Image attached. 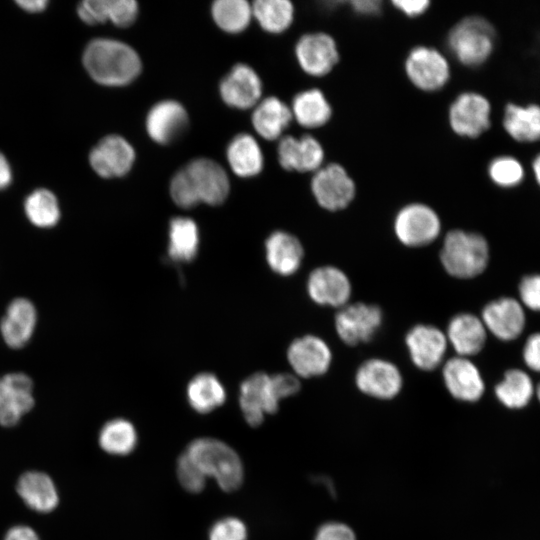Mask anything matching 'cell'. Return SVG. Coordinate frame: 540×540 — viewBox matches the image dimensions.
<instances>
[{
    "label": "cell",
    "instance_id": "cell-25",
    "mask_svg": "<svg viewBox=\"0 0 540 540\" xmlns=\"http://www.w3.org/2000/svg\"><path fill=\"white\" fill-rule=\"evenodd\" d=\"M502 128L515 142H540V104L508 102L503 108Z\"/></svg>",
    "mask_w": 540,
    "mask_h": 540
},
{
    "label": "cell",
    "instance_id": "cell-30",
    "mask_svg": "<svg viewBox=\"0 0 540 540\" xmlns=\"http://www.w3.org/2000/svg\"><path fill=\"white\" fill-rule=\"evenodd\" d=\"M293 117L290 107L281 99L269 96L260 100L252 114V125L262 138L280 139Z\"/></svg>",
    "mask_w": 540,
    "mask_h": 540
},
{
    "label": "cell",
    "instance_id": "cell-14",
    "mask_svg": "<svg viewBox=\"0 0 540 540\" xmlns=\"http://www.w3.org/2000/svg\"><path fill=\"white\" fill-rule=\"evenodd\" d=\"M136 154L133 146L120 135L103 137L90 151L89 163L102 178L123 177L133 167Z\"/></svg>",
    "mask_w": 540,
    "mask_h": 540
},
{
    "label": "cell",
    "instance_id": "cell-4",
    "mask_svg": "<svg viewBox=\"0 0 540 540\" xmlns=\"http://www.w3.org/2000/svg\"><path fill=\"white\" fill-rule=\"evenodd\" d=\"M440 259L444 269L451 276L462 279L473 278L486 269L489 246L479 233L451 230L444 238Z\"/></svg>",
    "mask_w": 540,
    "mask_h": 540
},
{
    "label": "cell",
    "instance_id": "cell-46",
    "mask_svg": "<svg viewBox=\"0 0 540 540\" xmlns=\"http://www.w3.org/2000/svg\"><path fill=\"white\" fill-rule=\"evenodd\" d=\"M525 364L533 371L540 372V333L532 334L523 349Z\"/></svg>",
    "mask_w": 540,
    "mask_h": 540
},
{
    "label": "cell",
    "instance_id": "cell-27",
    "mask_svg": "<svg viewBox=\"0 0 540 540\" xmlns=\"http://www.w3.org/2000/svg\"><path fill=\"white\" fill-rule=\"evenodd\" d=\"M265 252L270 268L283 276L295 273L304 256L300 241L285 231H275L270 234L265 242Z\"/></svg>",
    "mask_w": 540,
    "mask_h": 540
},
{
    "label": "cell",
    "instance_id": "cell-28",
    "mask_svg": "<svg viewBox=\"0 0 540 540\" xmlns=\"http://www.w3.org/2000/svg\"><path fill=\"white\" fill-rule=\"evenodd\" d=\"M17 493L23 502L39 513L53 511L59 502V495L53 480L44 472L27 471L16 485Z\"/></svg>",
    "mask_w": 540,
    "mask_h": 540
},
{
    "label": "cell",
    "instance_id": "cell-18",
    "mask_svg": "<svg viewBox=\"0 0 540 540\" xmlns=\"http://www.w3.org/2000/svg\"><path fill=\"white\" fill-rule=\"evenodd\" d=\"M219 93L228 106L248 109L256 106L260 101L262 82L253 68L247 64L238 63L221 80Z\"/></svg>",
    "mask_w": 540,
    "mask_h": 540
},
{
    "label": "cell",
    "instance_id": "cell-32",
    "mask_svg": "<svg viewBox=\"0 0 540 540\" xmlns=\"http://www.w3.org/2000/svg\"><path fill=\"white\" fill-rule=\"evenodd\" d=\"M227 162L239 177L258 175L264 166V156L256 139L247 133L236 135L226 149Z\"/></svg>",
    "mask_w": 540,
    "mask_h": 540
},
{
    "label": "cell",
    "instance_id": "cell-43",
    "mask_svg": "<svg viewBox=\"0 0 540 540\" xmlns=\"http://www.w3.org/2000/svg\"><path fill=\"white\" fill-rule=\"evenodd\" d=\"M522 303L533 311H540V274L525 276L519 285Z\"/></svg>",
    "mask_w": 540,
    "mask_h": 540
},
{
    "label": "cell",
    "instance_id": "cell-39",
    "mask_svg": "<svg viewBox=\"0 0 540 540\" xmlns=\"http://www.w3.org/2000/svg\"><path fill=\"white\" fill-rule=\"evenodd\" d=\"M216 25L227 33L244 31L253 17L252 6L245 0H217L211 6Z\"/></svg>",
    "mask_w": 540,
    "mask_h": 540
},
{
    "label": "cell",
    "instance_id": "cell-23",
    "mask_svg": "<svg viewBox=\"0 0 540 540\" xmlns=\"http://www.w3.org/2000/svg\"><path fill=\"white\" fill-rule=\"evenodd\" d=\"M482 322L495 337L511 341L523 332L525 314L522 305L516 299L502 297L484 307Z\"/></svg>",
    "mask_w": 540,
    "mask_h": 540
},
{
    "label": "cell",
    "instance_id": "cell-3",
    "mask_svg": "<svg viewBox=\"0 0 540 540\" xmlns=\"http://www.w3.org/2000/svg\"><path fill=\"white\" fill-rule=\"evenodd\" d=\"M496 44L493 25L484 17L467 16L449 31L447 47L456 60L469 68L480 67L492 56Z\"/></svg>",
    "mask_w": 540,
    "mask_h": 540
},
{
    "label": "cell",
    "instance_id": "cell-40",
    "mask_svg": "<svg viewBox=\"0 0 540 540\" xmlns=\"http://www.w3.org/2000/svg\"><path fill=\"white\" fill-rule=\"evenodd\" d=\"M487 175L495 186L501 189H513L524 182L526 168L516 156L501 154L489 161Z\"/></svg>",
    "mask_w": 540,
    "mask_h": 540
},
{
    "label": "cell",
    "instance_id": "cell-22",
    "mask_svg": "<svg viewBox=\"0 0 540 540\" xmlns=\"http://www.w3.org/2000/svg\"><path fill=\"white\" fill-rule=\"evenodd\" d=\"M351 289L347 275L334 266H322L313 270L307 281L310 298L320 305L345 306L350 298Z\"/></svg>",
    "mask_w": 540,
    "mask_h": 540
},
{
    "label": "cell",
    "instance_id": "cell-36",
    "mask_svg": "<svg viewBox=\"0 0 540 540\" xmlns=\"http://www.w3.org/2000/svg\"><path fill=\"white\" fill-rule=\"evenodd\" d=\"M251 6L253 17L266 32L279 34L293 23L295 8L288 0H257Z\"/></svg>",
    "mask_w": 540,
    "mask_h": 540
},
{
    "label": "cell",
    "instance_id": "cell-31",
    "mask_svg": "<svg viewBox=\"0 0 540 540\" xmlns=\"http://www.w3.org/2000/svg\"><path fill=\"white\" fill-rule=\"evenodd\" d=\"M290 109L297 123L308 129L326 125L333 113L326 95L318 88H310L297 93Z\"/></svg>",
    "mask_w": 540,
    "mask_h": 540
},
{
    "label": "cell",
    "instance_id": "cell-29",
    "mask_svg": "<svg viewBox=\"0 0 540 540\" xmlns=\"http://www.w3.org/2000/svg\"><path fill=\"white\" fill-rule=\"evenodd\" d=\"M446 337L459 356H471L479 353L484 347L486 328L477 316L460 313L450 320Z\"/></svg>",
    "mask_w": 540,
    "mask_h": 540
},
{
    "label": "cell",
    "instance_id": "cell-6",
    "mask_svg": "<svg viewBox=\"0 0 540 540\" xmlns=\"http://www.w3.org/2000/svg\"><path fill=\"white\" fill-rule=\"evenodd\" d=\"M448 122L456 135L468 139L478 138L491 127V102L480 92H462L449 106Z\"/></svg>",
    "mask_w": 540,
    "mask_h": 540
},
{
    "label": "cell",
    "instance_id": "cell-38",
    "mask_svg": "<svg viewBox=\"0 0 540 540\" xmlns=\"http://www.w3.org/2000/svg\"><path fill=\"white\" fill-rule=\"evenodd\" d=\"M100 447L112 455L131 453L137 445V432L132 423L122 418L106 422L98 436Z\"/></svg>",
    "mask_w": 540,
    "mask_h": 540
},
{
    "label": "cell",
    "instance_id": "cell-10",
    "mask_svg": "<svg viewBox=\"0 0 540 540\" xmlns=\"http://www.w3.org/2000/svg\"><path fill=\"white\" fill-rule=\"evenodd\" d=\"M298 65L313 77L328 75L338 64L340 53L335 39L326 32L302 35L295 45Z\"/></svg>",
    "mask_w": 540,
    "mask_h": 540
},
{
    "label": "cell",
    "instance_id": "cell-53",
    "mask_svg": "<svg viewBox=\"0 0 540 540\" xmlns=\"http://www.w3.org/2000/svg\"><path fill=\"white\" fill-rule=\"evenodd\" d=\"M536 392H537V397H538V399H539V401H540V383H539V385H538V387H537Z\"/></svg>",
    "mask_w": 540,
    "mask_h": 540
},
{
    "label": "cell",
    "instance_id": "cell-48",
    "mask_svg": "<svg viewBox=\"0 0 540 540\" xmlns=\"http://www.w3.org/2000/svg\"><path fill=\"white\" fill-rule=\"evenodd\" d=\"M349 4L355 13L363 16H376L382 10V2L379 0H354Z\"/></svg>",
    "mask_w": 540,
    "mask_h": 540
},
{
    "label": "cell",
    "instance_id": "cell-34",
    "mask_svg": "<svg viewBox=\"0 0 540 540\" xmlns=\"http://www.w3.org/2000/svg\"><path fill=\"white\" fill-rule=\"evenodd\" d=\"M23 210L30 224L39 229L53 228L61 219L58 198L46 188L31 191L24 200Z\"/></svg>",
    "mask_w": 540,
    "mask_h": 540
},
{
    "label": "cell",
    "instance_id": "cell-11",
    "mask_svg": "<svg viewBox=\"0 0 540 540\" xmlns=\"http://www.w3.org/2000/svg\"><path fill=\"white\" fill-rule=\"evenodd\" d=\"M34 404V383L28 374L14 371L0 375V425H17Z\"/></svg>",
    "mask_w": 540,
    "mask_h": 540
},
{
    "label": "cell",
    "instance_id": "cell-8",
    "mask_svg": "<svg viewBox=\"0 0 540 540\" xmlns=\"http://www.w3.org/2000/svg\"><path fill=\"white\" fill-rule=\"evenodd\" d=\"M316 202L328 211L346 208L354 199L356 185L348 171L338 163L323 165L310 183Z\"/></svg>",
    "mask_w": 540,
    "mask_h": 540
},
{
    "label": "cell",
    "instance_id": "cell-49",
    "mask_svg": "<svg viewBox=\"0 0 540 540\" xmlns=\"http://www.w3.org/2000/svg\"><path fill=\"white\" fill-rule=\"evenodd\" d=\"M4 540H40L37 533L25 525H17L10 528L5 534Z\"/></svg>",
    "mask_w": 540,
    "mask_h": 540
},
{
    "label": "cell",
    "instance_id": "cell-26",
    "mask_svg": "<svg viewBox=\"0 0 540 540\" xmlns=\"http://www.w3.org/2000/svg\"><path fill=\"white\" fill-rule=\"evenodd\" d=\"M135 0H85L79 3V18L88 25L104 24L108 21L118 27H128L138 16Z\"/></svg>",
    "mask_w": 540,
    "mask_h": 540
},
{
    "label": "cell",
    "instance_id": "cell-51",
    "mask_svg": "<svg viewBox=\"0 0 540 540\" xmlns=\"http://www.w3.org/2000/svg\"><path fill=\"white\" fill-rule=\"evenodd\" d=\"M16 4L21 8L22 10L28 12V13H40L46 9L48 6V1L45 0H21L16 1Z\"/></svg>",
    "mask_w": 540,
    "mask_h": 540
},
{
    "label": "cell",
    "instance_id": "cell-17",
    "mask_svg": "<svg viewBox=\"0 0 540 540\" xmlns=\"http://www.w3.org/2000/svg\"><path fill=\"white\" fill-rule=\"evenodd\" d=\"M355 382L361 392L382 400L395 397L403 383L399 369L383 359L365 361L356 372Z\"/></svg>",
    "mask_w": 540,
    "mask_h": 540
},
{
    "label": "cell",
    "instance_id": "cell-45",
    "mask_svg": "<svg viewBox=\"0 0 540 540\" xmlns=\"http://www.w3.org/2000/svg\"><path fill=\"white\" fill-rule=\"evenodd\" d=\"M272 385L277 399L295 395L300 389L299 380L291 374L281 373L271 375Z\"/></svg>",
    "mask_w": 540,
    "mask_h": 540
},
{
    "label": "cell",
    "instance_id": "cell-15",
    "mask_svg": "<svg viewBox=\"0 0 540 540\" xmlns=\"http://www.w3.org/2000/svg\"><path fill=\"white\" fill-rule=\"evenodd\" d=\"M239 403L246 422L253 427L259 426L265 414H273L279 408L271 375L263 372L246 378L240 386Z\"/></svg>",
    "mask_w": 540,
    "mask_h": 540
},
{
    "label": "cell",
    "instance_id": "cell-9",
    "mask_svg": "<svg viewBox=\"0 0 540 540\" xmlns=\"http://www.w3.org/2000/svg\"><path fill=\"white\" fill-rule=\"evenodd\" d=\"M440 231L438 214L424 203L405 205L394 219V232L398 240L409 247H421L433 242Z\"/></svg>",
    "mask_w": 540,
    "mask_h": 540
},
{
    "label": "cell",
    "instance_id": "cell-2",
    "mask_svg": "<svg viewBox=\"0 0 540 540\" xmlns=\"http://www.w3.org/2000/svg\"><path fill=\"white\" fill-rule=\"evenodd\" d=\"M82 63L95 82L108 87L130 84L142 69L138 53L128 44L111 38L90 41L83 51Z\"/></svg>",
    "mask_w": 540,
    "mask_h": 540
},
{
    "label": "cell",
    "instance_id": "cell-13",
    "mask_svg": "<svg viewBox=\"0 0 540 540\" xmlns=\"http://www.w3.org/2000/svg\"><path fill=\"white\" fill-rule=\"evenodd\" d=\"M381 309L372 304L345 305L335 317V327L340 339L348 345L368 342L382 324Z\"/></svg>",
    "mask_w": 540,
    "mask_h": 540
},
{
    "label": "cell",
    "instance_id": "cell-33",
    "mask_svg": "<svg viewBox=\"0 0 540 540\" xmlns=\"http://www.w3.org/2000/svg\"><path fill=\"white\" fill-rule=\"evenodd\" d=\"M168 255L176 262L191 261L197 254L200 242L199 229L188 217H174L169 224Z\"/></svg>",
    "mask_w": 540,
    "mask_h": 540
},
{
    "label": "cell",
    "instance_id": "cell-19",
    "mask_svg": "<svg viewBox=\"0 0 540 540\" xmlns=\"http://www.w3.org/2000/svg\"><path fill=\"white\" fill-rule=\"evenodd\" d=\"M287 358L297 375L309 378L323 375L328 371L332 354L327 343L321 338L306 335L290 344Z\"/></svg>",
    "mask_w": 540,
    "mask_h": 540
},
{
    "label": "cell",
    "instance_id": "cell-37",
    "mask_svg": "<svg viewBox=\"0 0 540 540\" xmlns=\"http://www.w3.org/2000/svg\"><path fill=\"white\" fill-rule=\"evenodd\" d=\"M534 394L531 378L522 370H508L495 387L497 399L506 407L519 409L525 407Z\"/></svg>",
    "mask_w": 540,
    "mask_h": 540
},
{
    "label": "cell",
    "instance_id": "cell-20",
    "mask_svg": "<svg viewBox=\"0 0 540 540\" xmlns=\"http://www.w3.org/2000/svg\"><path fill=\"white\" fill-rule=\"evenodd\" d=\"M447 341L446 335L432 325H416L406 335V345L412 362L425 371L434 370L440 365L447 349Z\"/></svg>",
    "mask_w": 540,
    "mask_h": 540
},
{
    "label": "cell",
    "instance_id": "cell-1",
    "mask_svg": "<svg viewBox=\"0 0 540 540\" xmlns=\"http://www.w3.org/2000/svg\"><path fill=\"white\" fill-rule=\"evenodd\" d=\"M229 191L230 182L226 171L208 158L190 161L176 172L170 182L173 202L185 209L199 203L219 205L226 200Z\"/></svg>",
    "mask_w": 540,
    "mask_h": 540
},
{
    "label": "cell",
    "instance_id": "cell-12",
    "mask_svg": "<svg viewBox=\"0 0 540 540\" xmlns=\"http://www.w3.org/2000/svg\"><path fill=\"white\" fill-rule=\"evenodd\" d=\"M38 324V310L29 298H13L5 307L0 319V336L3 343L12 350L28 345Z\"/></svg>",
    "mask_w": 540,
    "mask_h": 540
},
{
    "label": "cell",
    "instance_id": "cell-35",
    "mask_svg": "<svg viewBox=\"0 0 540 540\" xmlns=\"http://www.w3.org/2000/svg\"><path fill=\"white\" fill-rule=\"evenodd\" d=\"M187 399L198 413H208L221 406L226 392L220 380L211 373H200L187 386Z\"/></svg>",
    "mask_w": 540,
    "mask_h": 540
},
{
    "label": "cell",
    "instance_id": "cell-24",
    "mask_svg": "<svg viewBox=\"0 0 540 540\" xmlns=\"http://www.w3.org/2000/svg\"><path fill=\"white\" fill-rule=\"evenodd\" d=\"M443 380L457 400L475 402L484 393V381L478 368L466 357H453L443 366Z\"/></svg>",
    "mask_w": 540,
    "mask_h": 540
},
{
    "label": "cell",
    "instance_id": "cell-21",
    "mask_svg": "<svg viewBox=\"0 0 540 540\" xmlns=\"http://www.w3.org/2000/svg\"><path fill=\"white\" fill-rule=\"evenodd\" d=\"M188 125L184 106L175 100H163L149 110L145 127L149 137L156 143L167 145L181 136Z\"/></svg>",
    "mask_w": 540,
    "mask_h": 540
},
{
    "label": "cell",
    "instance_id": "cell-50",
    "mask_svg": "<svg viewBox=\"0 0 540 540\" xmlns=\"http://www.w3.org/2000/svg\"><path fill=\"white\" fill-rule=\"evenodd\" d=\"M13 179V173L9 161L0 152V191L7 189Z\"/></svg>",
    "mask_w": 540,
    "mask_h": 540
},
{
    "label": "cell",
    "instance_id": "cell-7",
    "mask_svg": "<svg viewBox=\"0 0 540 540\" xmlns=\"http://www.w3.org/2000/svg\"><path fill=\"white\" fill-rule=\"evenodd\" d=\"M404 69L413 86L424 92L441 90L451 76L446 57L439 50L425 45L416 46L409 51Z\"/></svg>",
    "mask_w": 540,
    "mask_h": 540
},
{
    "label": "cell",
    "instance_id": "cell-44",
    "mask_svg": "<svg viewBox=\"0 0 540 540\" xmlns=\"http://www.w3.org/2000/svg\"><path fill=\"white\" fill-rule=\"evenodd\" d=\"M314 540H356V535L344 523L327 522L318 528Z\"/></svg>",
    "mask_w": 540,
    "mask_h": 540
},
{
    "label": "cell",
    "instance_id": "cell-16",
    "mask_svg": "<svg viewBox=\"0 0 540 540\" xmlns=\"http://www.w3.org/2000/svg\"><path fill=\"white\" fill-rule=\"evenodd\" d=\"M280 166L287 171L315 172L324 164L325 151L318 139L305 134L282 136L277 146Z\"/></svg>",
    "mask_w": 540,
    "mask_h": 540
},
{
    "label": "cell",
    "instance_id": "cell-42",
    "mask_svg": "<svg viewBox=\"0 0 540 540\" xmlns=\"http://www.w3.org/2000/svg\"><path fill=\"white\" fill-rule=\"evenodd\" d=\"M247 529L244 523L233 517L223 518L211 527L209 540H246Z\"/></svg>",
    "mask_w": 540,
    "mask_h": 540
},
{
    "label": "cell",
    "instance_id": "cell-47",
    "mask_svg": "<svg viewBox=\"0 0 540 540\" xmlns=\"http://www.w3.org/2000/svg\"><path fill=\"white\" fill-rule=\"evenodd\" d=\"M392 5L407 17L423 15L430 6L427 0H394Z\"/></svg>",
    "mask_w": 540,
    "mask_h": 540
},
{
    "label": "cell",
    "instance_id": "cell-52",
    "mask_svg": "<svg viewBox=\"0 0 540 540\" xmlns=\"http://www.w3.org/2000/svg\"><path fill=\"white\" fill-rule=\"evenodd\" d=\"M531 172L535 183L540 188V152L531 161Z\"/></svg>",
    "mask_w": 540,
    "mask_h": 540
},
{
    "label": "cell",
    "instance_id": "cell-41",
    "mask_svg": "<svg viewBox=\"0 0 540 540\" xmlns=\"http://www.w3.org/2000/svg\"><path fill=\"white\" fill-rule=\"evenodd\" d=\"M176 473L182 487L191 493H198L205 487L206 476L186 452L177 460Z\"/></svg>",
    "mask_w": 540,
    "mask_h": 540
},
{
    "label": "cell",
    "instance_id": "cell-5",
    "mask_svg": "<svg viewBox=\"0 0 540 540\" xmlns=\"http://www.w3.org/2000/svg\"><path fill=\"white\" fill-rule=\"evenodd\" d=\"M205 476L214 477L227 492L238 489L243 481V466L238 454L224 442L212 438L192 441L186 451Z\"/></svg>",
    "mask_w": 540,
    "mask_h": 540
}]
</instances>
